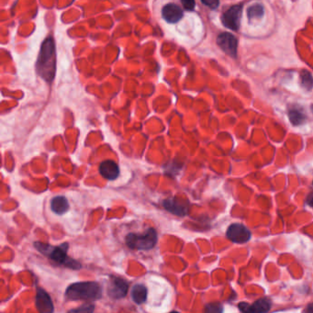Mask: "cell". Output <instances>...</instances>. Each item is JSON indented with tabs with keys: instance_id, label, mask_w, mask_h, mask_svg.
<instances>
[{
	"instance_id": "5",
	"label": "cell",
	"mask_w": 313,
	"mask_h": 313,
	"mask_svg": "<svg viewBox=\"0 0 313 313\" xmlns=\"http://www.w3.org/2000/svg\"><path fill=\"white\" fill-rule=\"evenodd\" d=\"M242 12H243L242 5L230 6V8H228L223 14V17H222L223 24L226 28L236 32L240 27Z\"/></svg>"
},
{
	"instance_id": "25",
	"label": "cell",
	"mask_w": 313,
	"mask_h": 313,
	"mask_svg": "<svg viewBox=\"0 0 313 313\" xmlns=\"http://www.w3.org/2000/svg\"><path fill=\"white\" fill-rule=\"evenodd\" d=\"M178 313V312H172V313Z\"/></svg>"
},
{
	"instance_id": "14",
	"label": "cell",
	"mask_w": 313,
	"mask_h": 313,
	"mask_svg": "<svg viewBox=\"0 0 313 313\" xmlns=\"http://www.w3.org/2000/svg\"><path fill=\"white\" fill-rule=\"evenodd\" d=\"M51 211L58 215H63L69 210V203L64 196H58L52 198L51 201Z\"/></svg>"
},
{
	"instance_id": "13",
	"label": "cell",
	"mask_w": 313,
	"mask_h": 313,
	"mask_svg": "<svg viewBox=\"0 0 313 313\" xmlns=\"http://www.w3.org/2000/svg\"><path fill=\"white\" fill-rule=\"evenodd\" d=\"M163 206L166 211L180 217H183L187 214V207L179 202L176 198H167L164 200Z\"/></svg>"
},
{
	"instance_id": "2",
	"label": "cell",
	"mask_w": 313,
	"mask_h": 313,
	"mask_svg": "<svg viewBox=\"0 0 313 313\" xmlns=\"http://www.w3.org/2000/svg\"><path fill=\"white\" fill-rule=\"evenodd\" d=\"M65 296L70 301H98L102 298V288L96 282H77L67 288Z\"/></svg>"
},
{
	"instance_id": "4",
	"label": "cell",
	"mask_w": 313,
	"mask_h": 313,
	"mask_svg": "<svg viewBox=\"0 0 313 313\" xmlns=\"http://www.w3.org/2000/svg\"><path fill=\"white\" fill-rule=\"evenodd\" d=\"M157 239L156 230L150 228L143 234L130 233L126 236V243L131 249L147 251L154 248L157 243Z\"/></svg>"
},
{
	"instance_id": "3",
	"label": "cell",
	"mask_w": 313,
	"mask_h": 313,
	"mask_svg": "<svg viewBox=\"0 0 313 313\" xmlns=\"http://www.w3.org/2000/svg\"><path fill=\"white\" fill-rule=\"evenodd\" d=\"M34 246L40 253L48 256L53 262L64 266L68 268L75 269V270L81 268V264H79L76 260L69 258L67 256V251H68V243H63L59 246H51L47 243L37 242V243H34Z\"/></svg>"
},
{
	"instance_id": "15",
	"label": "cell",
	"mask_w": 313,
	"mask_h": 313,
	"mask_svg": "<svg viewBox=\"0 0 313 313\" xmlns=\"http://www.w3.org/2000/svg\"><path fill=\"white\" fill-rule=\"evenodd\" d=\"M148 290L145 286L137 284L132 290V299L136 304H142L147 300Z\"/></svg>"
},
{
	"instance_id": "7",
	"label": "cell",
	"mask_w": 313,
	"mask_h": 313,
	"mask_svg": "<svg viewBox=\"0 0 313 313\" xmlns=\"http://www.w3.org/2000/svg\"><path fill=\"white\" fill-rule=\"evenodd\" d=\"M226 236L232 243H245L251 239V231L243 224H233L228 228Z\"/></svg>"
},
{
	"instance_id": "20",
	"label": "cell",
	"mask_w": 313,
	"mask_h": 313,
	"mask_svg": "<svg viewBox=\"0 0 313 313\" xmlns=\"http://www.w3.org/2000/svg\"><path fill=\"white\" fill-rule=\"evenodd\" d=\"M95 311V306L93 304H84L77 309L70 310L68 313H93Z\"/></svg>"
},
{
	"instance_id": "16",
	"label": "cell",
	"mask_w": 313,
	"mask_h": 313,
	"mask_svg": "<svg viewBox=\"0 0 313 313\" xmlns=\"http://www.w3.org/2000/svg\"><path fill=\"white\" fill-rule=\"evenodd\" d=\"M265 14L264 6L261 4H254L247 9V17L250 20L261 19Z\"/></svg>"
},
{
	"instance_id": "17",
	"label": "cell",
	"mask_w": 313,
	"mask_h": 313,
	"mask_svg": "<svg viewBox=\"0 0 313 313\" xmlns=\"http://www.w3.org/2000/svg\"><path fill=\"white\" fill-rule=\"evenodd\" d=\"M288 118L290 122L294 125H301L305 121V115L298 109H291L288 111Z\"/></svg>"
},
{
	"instance_id": "18",
	"label": "cell",
	"mask_w": 313,
	"mask_h": 313,
	"mask_svg": "<svg viewBox=\"0 0 313 313\" xmlns=\"http://www.w3.org/2000/svg\"><path fill=\"white\" fill-rule=\"evenodd\" d=\"M301 85L307 90L313 89V77L308 71H303L301 73Z\"/></svg>"
},
{
	"instance_id": "23",
	"label": "cell",
	"mask_w": 313,
	"mask_h": 313,
	"mask_svg": "<svg viewBox=\"0 0 313 313\" xmlns=\"http://www.w3.org/2000/svg\"><path fill=\"white\" fill-rule=\"evenodd\" d=\"M307 204L313 207V193H311L307 198Z\"/></svg>"
},
{
	"instance_id": "8",
	"label": "cell",
	"mask_w": 313,
	"mask_h": 313,
	"mask_svg": "<svg viewBox=\"0 0 313 313\" xmlns=\"http://www.w3.org/2000/svg\"><path fill=\"white\" fill-rule=\"evenodd\" d=\"M217 45L225 53H227L231 57H236L238 41L232 34L229 32L221 33L218 36Z\"/></svg>"
},
{
	"instance_id": "21",
	"label": "cell",
	"mask_w": 313,
	"mask_h": 313,
	"mask_svg": "<svg viewBox=\"0 0 313 313\" xmlns=\"http://www.w3.org/2000/svg\"><path fill=\"white\" fill-rule=\"evenodd\" d=\"M182 5L184 6L185 10L187 11H192L195 9V6H196V2L193 1V0H183L182 1Z\"/></svg>"
},
{
	"instance_id": "11",
	"label": "cell",
	"mask_w": 313,
	"mask_h": 313,
	"mask_svg": "<svg viewBox=\"0 0 313 313\" xmlns=\"http://www.w3.org/2000/svg\"><path fill=\"white\" fill-rule=\"evenodd\" d=\"M183 15L184 13L182 8L175 3L166 4L162 9V16L168 23L178 22L183 18Z\"/></svg>"
},
{
	"instance_id": "24",
	"label": "cell",
	"mask_w": 313,
	"mask_h": 313,
	"mask_svg": "<svg viewBox=\"0 0 313 313\" xmlns=\"http://www.w3.org/2000/svg\"><path fill=\"white\" fill-rule=\"evenodd\" d=\"M305 313H313V303L308 306L307 309L305 310Z\"/></svg>"
},
{
	"instance_id": "1",
	"label": "cell",
	"mask_w": 313,
	"mask_h": 313,
	"mask_svg": "<svg viewBox=\"0 0 313 313\" xmlns=\"http://www.w3.org/2000/svg\"><path fill=\"white\" fill-rule=\"evenodd\" d=\"M56 55L55 45L51 37L46 39L42 45L36 64V70L39 76L45 79L46 82L51 83L55 76Z\"/></svg>"
},
{
	"instance_id": "6",
	"label": "cell",
	"mask_w": 313,
	"mask_h": 313,
	"mask_svg": "<svg viewBox=\"0 0 313 313\" xmlns=\"http://www.w3.org/2000/svg\"><path fill=\"white\" fill-rule=\"evenodd\" d=\"M129 284L125 279L120 276L111 275L108 286V295L114 300H120L124 298L128 292Z\"/></svg>"
},
{
	"instance_id": "19",
	"label": "cell",
	"mask_w": 313,
	"mask_h": 313,
	"mask_svg": "<svg viewBox=\"0 0 313 313\" xmlns=\"http://www.w3.org/2000/svg\"><path fill=\"white\" fill-rule=\"evenodd\" d=\"M205 313H224V307L219 302L210 303L205 308Z\"/></svg>"
},
{
	"instance_id": "10",
	"label": "cell",
	"mask_w": 313,
	"mask_h": 313,
	"mask_svg": "<svg viewBox=\"0 0 313 313\" xmlns=\"http://www.w3.org/2000/svg\"><path fill=\"white\" fill-rule=\"evenodd\" d=\"M36 308L39 313H53L54 307L50 295L43 288H39L36 294Z\"/></svg>"
},
{
	"instance_id": "12",
	"label": "cell",
	"mask_w": 313,
	"mask_h": 313,
	"mask_svg": "<svg viewBox=\"0 0 313 313\" xmlns=\"http://www.w3.org/2000/svg\"><path fill=\"white\" fill-rule=\"evenodd\" d=\"M99 173L103 178L108 180H115L120 176V169L115 162L107 160L101 163L99 166Z\"/></svg>"
},
{
	"instance_id": "9",
	"label": "cell",
	"mask_w": 313,
	"mask_h": 313,
	"mask_svg": "<svg viewBox=\"0 0 313 313\" xmlns=\"http://www.w3.org/2000/svg\"><path fill=\"white\" fill-rule=\"evenodd\" d=\"M272 306V302L268 298H263L255 301L253 304L241 302L238 308L243 313H267Z\"/></svg>"
},
{
	"instance_id": "22",
	"label": "cell",
	"mask_w": 313,
	"mask_h": 313,
	"mask_svg": "<svg viewBox=\"0 0 313 313\" xmlns=\"http://www.w3.org/2000/svg\"><path fill=\"white\" fill-rule=\"evenodd\" d=\"M202 4H204L206 6H210V8H211V9H215L220 5V2L215 1V0H211V1H204L203 0Z\"/></svg>"
}]
</instances>
